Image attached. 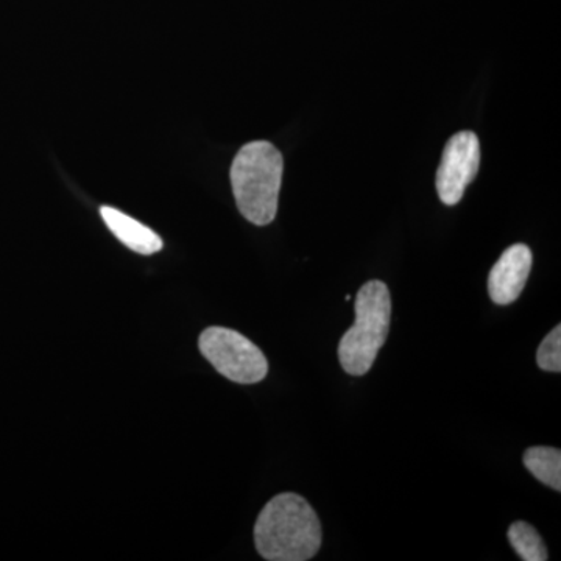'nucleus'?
Segmentation results:
<instances>
[{
    "label": "nucleus",
    "mask_w": 561,
    "mask_h": 561,
    "mask_svg": "<svg viewBox=\"0 0 561 561\" xmlns=\"http://www.w3.org/2000/svg\"><path fill=\"white\" fill-rule=\"evenodd\" d=\"M254 542L268 561L311 560L321 546L319 516L305 497L280 493L257 516Z\"/></svg>",
    "instance_id": "1"
},
{
    "label": "nucleus",
    "mask_w": 561,
    "mask_h": 561,
    "mask_svg": "<svg viewBox=\"0 0 561 561\" xmlns=\"http://www.w3.org/2000/svg\"><path fill=\"white\" fill-rule=\"evenodd\" d=\"M284 162L267 140L247 144L231 165V186L243 217L257 227L275 220L278 213Z\"/></svg>",
    "instance_id": "2"
},
{
    "label": "nucleus",
    "mask_w": 561,
    "mask_h": 561,
    "mask_svg": "<svg viewBox=\"0 0 561 561\" xmlns=\"http://www.w3.org/2000/svg\"><path fill=\"white\" fill-rule=\"evenodd\" d=\"M356 321L339 343V360L351 376L371 370L389 335L391 320L390 290L382 280H368L356 297Z\"/></svg>",
    "instance_id": "3"
},
{
    "label": "nucleus",
    "mask_w": 561,
    "mask_h": 561,
    "mask_svg": "<svg viewBox=\"0 0 561 561\" xmlns=\"http://www.w3.org/2000/svg\"><path fill=\"white\" fill-rule=\"evenodd\" d=\"M206 360L225 378L238 383H257L267 376L264 353L245 335L228 328L213 327L198 341Z\"/></svg>",
    "instance_id": "4"
},
{
    "label": "nucleus",
    "mask_w": 561,
    "mask_h": 561,
    "mask_svg": "<svg viewBox=\"0 0 561 561\" xmlns=\"http://www.w3.org/2000/svg\"><path fill=\"white\" fill-rule=\"evenodd\" d=\"M481 165V144L472 131H460L454 135L443 150L440 168H438V197L445 205H457L465 191L476 179Z\"/></svg>",
    "instance_id": "5"
},
{
    "label": "nucleus",
    "mask_w": 561,
    "mask_h": 561,
    "mask_svg": "<svg viewBox=\"0 0 561 561\" xmlns=\"http://www.w3.org/2000/svg\"><path fill=\"white\" fill-rule=\"evenodd\" d=\"M531 251L524 243H515L501 254L489 276L491 300L500 306L518 300L531 271Z\"/></svg>",
    "instance_id": "6"
},
{
    "label": "nucleus",
    "mask_w": 561,
    "mask_h": 561,
    "mask_svg": "<svg viewBox=\"0 0 561 561\" xmlns=\"http://www.w3.org/2000/svg\"><path fill=\"white\" fill-rule=\"evenodd\" d=\"M101 214L110 231L128 249L146 256L161 251L162 239L146 225L111 206H103Z\"/></svg>",
    "instance_id": "7"
},
{
    "label": "nucleus",
    "mask_w": 561,
    "mask_h": 561,
    "mask_svg": "<svg viewBox=\"0 0 561 561\" xmlns=\"http://www.w3.org/2000/svg\"><path fill=\"white\" fill-rule=\"evenodd\" d=\"M524 467L545 485L561 490V453L549 446H534L523 457Z\"/></svg>",
    "instance_id": "8"
},
{
    "label": "nucleus",
    "mask_w": 561,
    "mask_h": 561,
    "mask_svg": "<svg viewBox=\"0 0 561 561\" xmlns=\"http://www.w3.org/2000/svg\"><path fill=\"white\" fill-rule=\"evenodd\" d=\"M508 541L512 548L524 561H546L549 559L548 549L540 534L529 523L516 522L508 529Z\"/></svg>",
    "instance_id": "9"
},
{
    "label": "nucleus",
    "mask_w": 561,
    "mask_h": 561,
    "mask_svg": "<svg viewBox=\"0 0 561 561\" xmlns=\"http://www.w3.org/2000/svg\"><path fill=\"white\" fill-rule=\"evenodd\" d=\"M538 367L545 371L560 373L561 371V327L557 324L556 328L548 335L545 341L538 346L537 353Z\"/></svg>",
    "instance_id": "10"
}]
</instances>
